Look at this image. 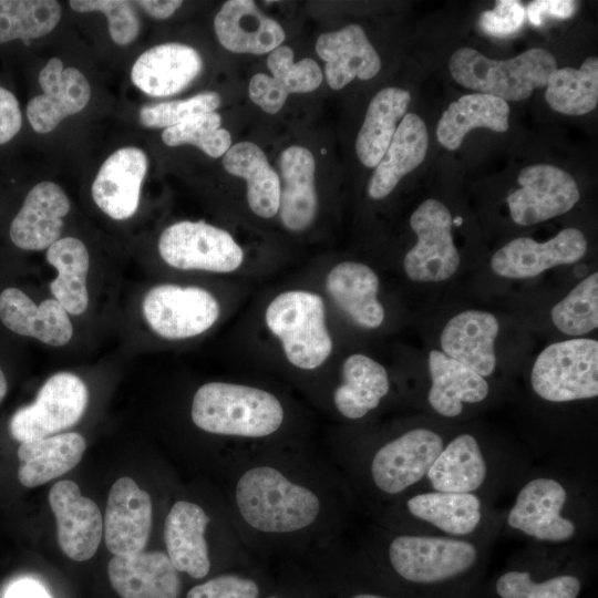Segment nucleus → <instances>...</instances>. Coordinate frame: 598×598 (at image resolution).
<instances>
[{
	"label": "nucleus",
	"instance_id": "11",
	"mask_svg": "<svg viewBox=\"0 0 598 598\" xmlns=\"http://www.w3.org/2000/svg\"><path fill=\"white\" fill-rule=\"evenodd\" d=\"M519 188L507 198L511 217L520 226L535 225L569 212L579 200L574 177L550 164L524 167L517 177Z\"/></svg>",
	"mask_w": 598,
	"mask_h": 598
},
{
	"label": "nucleus",
	"instance_id": "51",
	"mask_svg": "<svg viewBox=\"0 0 598 598\" xmlns=\"http://www.w3.org/2000/svg\"><path fill=\"white\" fill-rule=\"evenodd\" d=\"M577 3L570 0H537L529 3L527 16L534 25H540L546 16L567 19L574 16Z\"/></svg>",
	"mask_w": 598,
	"mask_h": 598
},
{
	"label": "nucleus",
	"instance_id": "54",
	"mask_svg": "<svg viewBox=\"0 0 598 598\" xmlns=\"http://www.w3.org/2000/svg\"><path fill=\"white\" fill-rule=\"evenodd\" d=\"M7 390H8L7 380L2 370L0 369V402L4 399L7 394Z\"/></svg>",
	"mask_w": 598,
	"mask_h": 598
},
{
	"label": "nucleus",
	"instance_id": "31",
	"mask_svg": "<svg viewBox=\"0 0 598 598\" xmlns=\"http://www.w3.org/2000/svg\"><path fill=\"white\" fill-rule=\"evenodd\" d=\"M86 444L75 432L22 442L18 448V478L25 487H35L74 468Z\"/></svg>",
	"mask_w": 598,
	"mask_h": 598
},
{
	"label": "nucleus",
	"instance_id": "26",
	"mask_svg": "<svg viewBox=\"0 0 598 598\" xmlns=\"http://www.w3.org/2000/svg\"><path fill=\"white\" fill-rule=\"evenodd\" d=\"M0 320L14 333L53 347L66 344L73 334L69 313L55 299L35 305L18 288H7L0 293Z\"/></svg>",
	"mask_w": 598,
	"mask_h": 598
},
{
	"label": "nucleus",
	"instance_id": "18",
	"mask_svg": "<svg viewBox=\"0 0 598 598\" xmlns=\"http://www.w3.org/2000/svg\"><path fill=\"white\" fill-rule=\"evenodd\" d=\"M147 167V156L141 148L116 150L104 161L92 183L94 203L113 219L132 217L138 208Z\"/></svg>",
	"mask_w": 598,
	"mask_h": 598
},
{
	"label": "nucleus",
	"instance_id": "50",
	"mask_svg": "<svg viewBox=\"0 0 598 598\" xmlns=\"http://www.w3.org/2000/svg\"><path fill=\"white\" fill-rule=\"evenodd\" d=\"M22 115L13 93L0 86V145L11 141L20 131Z\"/></svg>",
	"mask_w": 598,
	"mask_h": 598
},
{
	"label": "nucleus",
	"instance_id": "45",
	"mask_svg": "<svg viewBox=\"0 0 598 598\" xmlns=\"http://www.w3.org/2000/svg\"><path fill=\"white\" fill-rule=\"evenodd\" d=\"M267 65L285 90L290 93H308L322 82L323 75L320 66L312 59L305 58L293 62V52L287 45H279L267 58Z\"/></svg>",
	"mask_w": 598,
	"mask_h": 598
},
{
	"label": "nucleus",
	"instance_id": "49",
	"mask_svg": "<svg viewBox=\"0 0 598 598\" xmlns=\"http://www.w3.org/2000/svg\"><path fill=\"white\" fill-rule=\"evenodd\" d=\"M250 100L269 114L278 113L289 95L285 87L272 76L255 74L249 82Z\"/></svg>",
	"mask_w": 598,
	"mask_h": 598
},
{
	"label": "nucleus",
	"instance_id": "48",
	"mask_svg": "<svg viewBox=\"0 0 598 598\" xmlns=\"http://www.w3.org/2000/svg\"><path fill=\"white\" fill-rule=\"evenodd\" d=\"M524 18L525 10L518 1L498 0L493 10L481 14L478 24L485 33L504 38L518 31Z\"/></svg>",
	"mask_w": 598,
	"mask_h": 598
},
{
	"label": "nucleus",
	"instance_id": "34",
	"mask_svg": "<svg viewBox=\"0 0 598 598\" xmlns=\"http://www.w3.org/2000/svg\"><path fill=\"white\" fill-rule=\"evenodd\" d=\"M223 166L228 174L246 181L247 200L252 213L262 218L278 213L280 178L258 145L240 142L230 146L224 154Z\"/></svg>",
	"mask_w": 598,
	"mask_h": 598
},
{
	"label": "nucleus",
	"instance_id": "15",
	"mask_svg": "<svg viewBox=\"0 0 598 598\" xmlns=\"http://www.w3.org/2000/svg\"><path fill=\"white\" fill-rule=\"evenodd\" d=\"M49 503L56 520L58 543L62 551L75 561L93 557L103 534L99 506L83 496L79 486L69 480L51 487Z\"/></svg>",
	"mask_w": 598,
	"mask_h": 598
},
{
	"label": "nucleus",
	"instance_id": "9",
	"mask_svg": "<svg viewBox=\"0 0 598 598\" xmlns=\"http://www.w3.org/2000/svg\"><path fill=\"white\" fill-rule=\"evenodd\" d=\"M87 398L81 378L71 372L55 373L41 386L33 403L12 415L10 433L22 443L66 430L82 417Z\"/></svg>",
	"mask_w": 598,
	"mask_h": 598
},
{
	"label": "nucleus",
	"instance_id": "1",
	"mask_svg": "<svg viewBox=\"0 0 598 598\" xmlns=\"http://www.w3.org/2000/svg\"><path fill=\"white\" fill-rule=\"evenodd\" d=\"M235 501L248 526L270 534L302 530L317 519L321 509L315 492L267 465L254 466L241 474L235 487Z\"/></svg>",
	"mask_w": 598,
	"mask_h": 598
},
{
	"label": "nucleus",
	"instance_id": "5",
	"mask_svg": "<svg viewBox=\"0 0 598 598\" xmlns=\"http://www.w3.org/2000/svg\"><path fill=\"white\" fill-rule=\"evenodd\" d=\"M530 384L539 398L549 402L596 398L598 342L577 338L549 344L533 365Z\"/></svg>",
	"mask_w": 598,
	"mask_h": 598
},
{
	"label": "nucleus",
	"instance_id": "24",
	"mask_svg": "<svg viewBox=\"0 0 598 598\" xmlns=\"http://www.w3.org/2000/svg\"><path fill=\"white\" fill-rule=\"evenodd\" d=\"M220 44L235 53L265 54L285 40L282 27L251 0L226 1L214 19Z\"/></svg>",
	"mask_w": 598,
	"mask_h": 598
},
{
	"label": "nucleus",
	"instance_id": "21",
	"mask_svg": "<svg viewBox=\"0 0 598 598\" xmlns=\"http://www.w3.org/2000/svg\"><path fill=\"white\" fill-rule=\"evenodd\" d=\"M111 586L121 598H178L182 580L162 551L115 556L107 564Z\"/></svg>",
	"mask_w": 598,
	"mask_h": 598
},
{
	"label": "nucleus",
	"instance_id": "55",
	"mask_svg": "<svg viewBox=\"0 0 598 598\" xmlns=\"http://www.w3.org/2000/svg\"><path fill=\"white\" fill-rule=\"evenodd\" d=\"M351 598H388V597L377 595V594L362 592V594H357L352 596Z\"/></svg>",
	"mask_w": 598,
	"mask_h": 598
},
{
	"label": "nucleus",
	"instance_id": "12",
	"mask_svg": "<svg viewBox=\"0 0 598 598\" xmlns=\"http://www.w3.org/2000/svg\"><path fill=\"white\" fill-rule=\"evenodd\" d=\"M443 446V439L430 429L401 434L373 455L370 472L374 485L384 494L403 493L426 476Z\"/></svg>",
	"mask_w": 598,
	"mask_h": 598
},
{
	"label": "nucleus",
	"instance_id": "53",
	"mask_svg": "<svg viewBox=\"0 0 598 598\" xmlns=\"http://www.w3.org/2000/svg\"><path fill=\"white\" fill-rule=\"evenodd\" d=\"M136 4L156 19H167L183 4L181 0H140Z\"/></svg>",
	"mask_w": 598,
	"mask_h": 598
},
{
	"label": "nucleus",
	"instance_id": "8",
	"mask_svg": "<svg viewBox=\"0 0 598 598\" xmlns=\"http://www.w3.org/2000/svg\"><path fill=\"white\" fill-rule=\"evenodd\" d=\"M158 252L171 267L183 270L231 272L244 252L233 236L203 220H183L168 226L158 239Z\"/></svg>",
	"mask_w": 598,
	"mask_h": 598
},
{
	"label": "nucleus",
	"instance_id": "40",
	"mask_svg": "<svg viewBox=\"0 0 598 598\" xmlns=\"http://www.w3.org/2000/svg\"><path fill=\"white\" fill-rule=\"evenodd\" d=\"M61 14L54 0H0V43L43 37L56 27Z\"/></svg>",
	"mask_w": 598,
	"mask_h": 598
},
{
	"label": "nucleus",
	"instance_id": "32",
	"mask_svg": "<svg viewBox=\"0 0 598 598\" xmlns=\"http://www.w3.org/2000/svg\"><path fill=\"white\" fill-rule=\"evenodd\" d=\"M508 117L509 105L504 100L485 93L466 94L452 102L442 113L436 137L443 147L455 151L473 128L506 132Z\"/></svg>",
	"mask_w": 598,
	"mask_h": 598
},
{
	"label": "nucleus",
	"instance_id": "22",
	"mask_svg": "<svg viewBox=\"0 0 598 598\" xmlns=\"http://www.w3.org/2000/svg\"><path fill=\"white\" fill-rule=\"evenodd\" d=\"M316 52L324 61V74L333 90H340L355 78L370 80L381 69V60L364 30L355 23L319 35Z\"/></svg>",
	"mask_w": 598,
	"mask_h": 598
},
{
	"label": "nucleus",
	"instance_id": "2",
	"mask_svg": "<svg viewBox=\"0 0 598 598\" xmlns=\"http://www.w3.org/2000/svg\"><path fill=\"white\" fill-rule=\"evenodd\" d=\"M190 415L194 424L208 433L265 437L281 426L283 409L274 394L262 389L209 382L196 391Z\"/></svg>",
	"mask_w": 598,
	"mask_h": 598
},
{
	"label": "nucleus",
	"instance_id": "42",
	"mask_svg": "<svg viewBox=\"0 0 598 598\" xmlns=\"http://www.w3.org/2000/svg\"><path fill=\"white\" fill-rule=\"evenodd\" d=\"M168 146L195 145L210 157L224 155L231 146L230 133L221 127V117L216 112L195 115L162 133Z\"/></svg>",
	"mask_w": 598,
	"mask_h": 598
},
{
	"label": "nucleus",
	"instance_id": "13",
	"mask_svg": "<svg viewBox=\"0 0 598 598\" xmlns=\"http://www.w3.org/2000/svg\"><path fill=\"white\" fill-rule=\"evenodd\" d=\"M567 498L559 481L548 476L533 478L518 492L507 514V524L540 542H567L577 530L575 523L561 514Z\"/></svg>",
	"mask_w": 598,
	"mask_h": 598
},
{
	"label": "nucleus",
	"instance_id": "3",
	"mask_svg": "<svg viewBox=\"0 0 598 598\" xmlns=\"http://www.w3.org/2000/svg\"><path fill=\"white\" fill-rule=\"evenodd\" d=\"M557 68L555 56L533 48L508 60H493L473 48L457 49L450 58L448 70L460 85L507 101H523L535 89L546 86Z\"/></svg>",
	"mask_w": 598,
	"mask_h": 598
},
{
	"label": "nucleus",
	"instance_id": "44",
	"mask_svg": "<svg viewBox=\"0 0 598 598\" xmlns=\"http://www.w3.org/2000/svg\"><path fill=\"white\" fill-rule=\"evenodd\" d=\"M219 104L218 93L203 92L185 100L145 105L140 110L138 121L148 128H167L195 115L214 112Z\"/></svg>",
	"mask_w": 598,
	"mask_h": 598
},
{
	"label": "nucleus",
	"instance_id": "36",
	"mask_svg": "<svg viewBox=\"0 0 598 598\" xmlns=\"http://www.w3.org/2000/svg\"><path fill=\"white\" fill-rule=\"evenodd\" d=\"M411 95L399 87H384L371 100L355 141V152L367 167H375L389 147Z\"/></svg>",
	"mask_w": 598,
	"mask_h": 598
},
{
	"label": "nucleus",
	"instance_id": "46",
	"mask_svg": "<svg viewBox=\"0 0 598 598\" xmlns=\"http://www.w3.org/2000/svg\"><path fill=\"white\" fill-rule=\"evenodd\" d=\"M70 7L81 13L100 11L109 22L112 40L120 45L132 43L138 35L140 22L131 2L125 0H71Z\"/></svg>",
	"mask_w": 598,
	"mask_h": 598
},
{
	"label": "nucleus",
	"instance_id": "23",
	"mask_svg": "<svg viewBox=\"0 0 598 598\" xmlns=\"http://www.w3.org/2000/svg\"><path fill=\"white\" fill-rule=\"evenodd\" d=\"M498 329L494 315L482 310L463 311L451 318L442 330L443 353L487 378L496 367Z\"/></svg>",
	"mask_w": 598,
	"mask_h": 598
},
{
	"label": "nucleus",
	"instance_id": "10",
	"mask_svg": "<svg viewBox=\"0 0 598 598\" xmlns=\"http://www.w3.org/2000/svg\"><path fill=\"white\" fill-rule=\"evenodd\" d=\"M143 313L150 327L169 340L186 339L208 330L218 319L217 299L199 287L173 283L151 288L143 299Z\"/></svg>",
	"mask_w": 598,
	"mask_h": 598
},
{
	"label": "nucleus",
	"instance_id": "39",
	"mask_svg": "<svg viewBox=\"0 0 598 598\" xmlns=\"http://www.w3.org/2000/svg\"><path fill=\"white\" fill-rule=\"evenodd\" d=\"M545 99L556 112L584 115L598 103V59L587 58L578 69L556 68L546 82Z\"/></svg>",
	"mask_w": 598,
	"mask_h": 598
},
{
	"label": "nucleus",
	"instance_id": "30",
	"mask_svg": "<svg viewBox=\"0 0 598 598\" xmlns=\"http://www.w3.org/2000/svg\"><path fill=\"white\" fill-rule=\"evenodd\" d=\"M427 361L432 382L427 400L440 415L455 417L465 403H480L487 398L488 383L474 370L439 350H432Z\"/></svg>",
	"mask_w": 598,
	"mask_h": 598
},
{
	"label": "nucleus",
	"instance_id": "28",
	"mask_svg": "<svg viewBox=\"0 0 598 598\" xmlns=\"http://www.w3.org/2000/svg\"><path fill=\"white\" fill-rule=\"evenodd\" d=\"M380 281L367 265L343 261L326 278V288L336 305L358 326L375 329L384 320L383 306L378 300Z\"/></svg>",
	"mask_w": 598,
	"mask_h": 598
},
{
	"label": "nucleus",
	"instance_id": "19",
	"mask_svg": "<svg viewBox=\"0 0 598 598\" xmlns=\"http://www.w3.org/2000/svg\"><path fill=\"white\" fill-rule=\"evenodd\" d=\"M202 69V56L193 47L168 42L143 52L132 66L131 79L145 94L164 97L187 87Z\"/></svg>",
	"mask_w": 598,
	"mask_h": 598
},
{
	"label": "nucleus",
	"instance_id": "27",
	"mask_svg": "<svg viewBox=\"0 0 598 598\" xmlns=\"http://www.w3.org/2000/svg\"><path fill=\"white\" fill-rule=\"evenodd\" d=\"M279 169L280 221L290 231H302L312 224L318 208L315 157L306 147L290 146L280 154Z\"/></svg>",
	"mask_w": 598,
	"mask_h": 598
},
{
	"label": "nucleus",
	"instance_id": "4",
	"mask_svg": "<svg viewBox=\"0 0 598 598\" xmlns=\"http://www.w3.org/2000/svg\"><path fill=\"white\" fill-rule=\"evenodd\" d=\"M265 320L292 365L312 370L329 358L332 340L326 326L324 302L319 295L285 291L269 303Z\"/></svg>",
	"mask_w": 598,
	"mask_h": 598
},
{
	"label": "nucleus",
	"instance_id": "38",
	"mask_svg": "<svg viewBox=\"0 0 598 598\" xmlns=\"http://www.w3.org/2000/svg\"><path fill=\"white\" fill-rule=\"evenodd\" d=\"M47 260L58 272L50 283L54 299L68 313L82 315L89 305L90 256L85 245L75 237L60 238L48 248Z\"/></svg>",
	"mask_w": 598,
	"mask_h": 598
},
{
	"label": "nucleus",
	"instance_id": "17",
	"mask_svg": "<svg viewBox=\"0 0 598 598\" xmlns=\"http://www.w3.org/2000/svg\"><path fill=\"white\" fill-rule=\"evenodd\" d=\"M43 94L31 99L27 117L41 134L52 132L65 117L81 112L91 99L85 75L75 68H63L61 59H50L39 73Z\"/></svg>",
	"mask_w": 598,
	"mask_h": 598
},
{
	"label": "nucleus",
	"instance_id": "43",
	"mask_svg": "<svg viewBox=\"0 0 598 598\" xmlns=\"http://www.w3.org/2000/svg\"><path fill=\"white\" fill-rule=\"evenodd\" d=\"M580 580L573 575H561L536 582L528 571L509 570L496 581L501 598H577Z\"/></svg>",
	"mask_w": 598,
	"mask_h": 598
},
{
	"label": "nucleus",
	"instance_id": "35",
	"mask_svg": "<svg viewBox=\"0 0 598 598\" xmlns=\"http://www.w3.org/2000/svg\"><path fill=\"white\" fill-rule=\"evenodd\" d=\"M342 383L334 390L333 403L346 417L357 420L374 410L390 390L388 372L375 360L354 353L341 369Z\"/></svg>",
	"mask_w": 598,
	"mask_h": 598
},
{
	"label": "nucleus",
	"instance_id": "25",
	"mask_svg": "<svg viewBox=\"0 0 598 598\" xmlns=\"http://www.w3.org/2000/svg\"><path fill=\"white\" fill-rule=\"evenodd\" d=\"M209 517L199 505L178 501L171 507L164 524V542L169 560L178 573L195 579L210 569L205 532Z\"/></svg>",
	"mask_w": 598,
	"mask_h": 598
},
{
	"label": "nucleus",
	"instance_id": "33",
	"mask_svg": "<svg viewBox=\"0 0 598 598\" xmlns=\"http://www.w3.org/2000/svg\"><path fill=\"white\" fill-rule=\"evenodd\" d=\"M486 476V460L477 440L468 433L444 445L426 473L433 491L447 493H474Z\"/></svg>",
	"mask_w": 598,
	"mask_h": 598
},
{
	"label": "nucleus",
	"instance_id": "20",
	"mask_svg": "<svg viewBox=\"0 0 598 598\" xmlns=\"http://www.w3.org/2000/svg\"><path fill=\"white\" fill-rule=\"evenodd\" d=\"M70 210L64 190L53 182L37 184L10 225L12 243L24 250H42L59 239Z\"/></svg>",
	"mask_w": 598,
	"mask_h": 598
},
{
	"label": "nucleus",
	"instance_id": "14",
	"mask_svg": "<svg viewBox=\"0 0 598 598\" xmlns=\"http://www.w3.org/2000/svg\"><path fill=\"white\" fill-rule=\"evenodd\" d=\"M587 247L585 235L574 227L565 228L543 243L519 237L493 255L491 267L504 278H534L553 267L577 262L586 255Z\"/></svg>",
	"mask_w": 598,
	"mask_h": 598
},
{
	"label": "nucleus",
	"instance_id": "29",
	"mask_svg": "<svg viewBox=\"0 0 598 598\" xmlns=\"http://www.w3.org/2000/svg\"><path fill=\"white\" fill-rule=\"evenodd\" d=\"M427 145L424 121L415 113L405 114L369 181V196L373 199L386 197L405 175L424 161Z\"/></svg>",
	"mask_w": 598,
	"mask_h": 598
},
{
	"label": "nucleus",
	"instance_id": "56",
	"mask_svg": "<svg viewBox=\"0 0 598 598\" xmlns=\"http://www.w3.org/2000/svg\"><path fill=\"white\" fill-rule=\"evenodd\" d=\"M267 598H280V597H278V596H269Z\"/></svg>",
	"mask_w": 598,
	"mask_h": 598
},
{
	"label": "nucleus",
	"instance_id": "16",
	"mask_svg": "<svg viewBox=\"0 0 598 598\" xmlns=\"http://www.w3.org/2000/svg\"><path fill=\"white\" fill-rule=\"evenodd\" d=\"M152 515L148 493L131 477L118 478L111 487L103 522L107 549L114 556L144 550L152 528Z\"/></svg>",
	"mask_w": 598,
	"mask_h": 598
},
{
	"label": "nucleus",
	"instance_id": "52",
	"mask_svg": "<svg viewBox=\"0 0 598 598\" xmlns=\"http://www.w3.org/2000/svg\"><path fill=\"white\" fill-rule=\"evenodd\" d=\"M4 598H53L45 588L31 579H23L12 585Z\"/></svg>",
	"mask_w": 598,
	"mask_h": 598
},
{
	"label": "nucleus",
	"instance_id": "7",
	"mask_svg": "<svg viewBox=\"0 0 598 598\" xmlns=\"http://www.w3.org/2000/svg\"><path fill=\"white\" fill-rule=\"evenodd\" d=\"M453 218L437 199L422 202L410 217L416 244L406 252L403 267L416 282H440L451 278L461 261L452 237Z\"/></svg>",
	"mask_w": 598,
	"mask_h": 598
},
{
	"label": "nucleus",
	"instance_id": "47",
	"mask_svg": "<svg viewBox=\"0 0 598 598\" xmlns=\"http://www.w3.org/2000/svg\"><path fill=\"white\" fill-rule=\"evenodd\" d=\"M259 594V586L254 579L225 574L194 586L186 598H258Z\"/></svg>",
	"mask_w": 598,
	"mask_h": 598
},
{
	"label": "nucleus",
	"instance_id": "37",
	"mask_svg": "<svg viewBox=\"0 0 598 598\" xmlns=\"http://www.w3.org/2000/svg\"><path fill=\"white\" fill-rule=\"evenodd\" d=\"M406 508L415 518L452 537L472 534L482 519V502L474 493H421L406 501Z\"/></svg>",
	"mask_w": 598,
	"mask_h": 598
},
{
	"label": "nucleus",
	"instance_id": "6",
	"mask_svg": "<svg viewBox=\"0 0 598 598\" xmlns=\"http://www.w3.org/2000/svg\"><path fill=\"white\" fill-rule=\"evenodd\" d=\"M393 570L416 584H433L470 570L478 558L477 547L457 537L399 535L388 547Z\"/></svg>",
	"mask_w": 598,
	"mask_h": 598
},
{
	"label": "nucleus",
	"instance_id": "41",
	"mask_svg": "<svg viewBox=\"0 0 598 598\" xmlns=\"http://www.w3.org/2000/svg\"><path fill=\"white\" fill-rule=\"evenodd\" d=\"M555 327L568 336H582L598 327V274L581 280L550 311Z\"/></svg>",
	"mask_w": 598,
	"mask_h": 598
}]
</instances>
